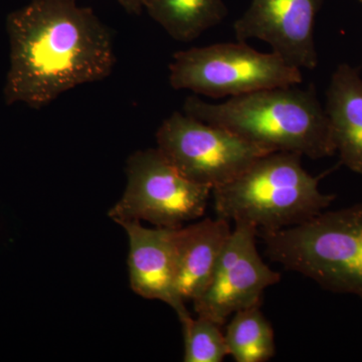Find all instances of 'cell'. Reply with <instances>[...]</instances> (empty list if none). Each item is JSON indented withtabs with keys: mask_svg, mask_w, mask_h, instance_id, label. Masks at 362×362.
Segmentation results:
<instances>
[{
	"mask_svg": "<svg viewBox=\"0 0 362 362\" xmlns=\"http://www.w3.org/2000/svg\"><path fill=\"white\" fill-rule=\"evenodd\" d=\"M182 324L185 362H221L228 356L223 326L206 317H188Z\"/></svg>",
	"mask_w": 362,
	"mask_h": 362,
	"instance_id": "obj_15",
	"label": "cell"
},
{
	"mask_svg": "<svg viewBox=\"0 0 362 362\" xmlns=\"http://www.w3.org/2000/svg\"><path fill=\"white\" fill-rule=\"evenodd\" d=\"M121 6L131 14H140L143 11L142 0H116Z\"/></svg>",
	"mask_w": 362,
	"mask_h": 362,
	"instance_id": "obj_16",
	"label": "cell"
},
{
	"mask_svg": "<svg viewBox=\"0 0 362 362\" xmlns=\"http://www.w3.org/2000/svg\"><path fill=\"white\" fill-rule=\"evenodd\" d=\"M129 243L128 272L131 289L138 296L170 306L180 322L190 317L177 290L175 228H146L140 221L120 225Z\"/></svg>",
	"mask_w": 362,
	"mask_h": 362,
	"instance_id": "obj_10",
	"label": "cell"
},
{
	"mask_svg": "<svg viewBox=\"0 0 362 362\" xmlns=\"http://www.w3.org/2000/svg\"><path fill=\"white\" fill-rule=\"evenodd\" d=\"M142 4L152 20L182 42L197 40L228 16L223 0H142Z\"/></svg>",
	"mask_w": 362,
	"mask_h": 362,
	"instance_id": "obj_13",
	"label": "cell"
},
{
	"mask_svg": "<svg viewBox=\"0 0 362 362\" xmlns=\"http://www.w3.org/2000/svg\"><path fill=\"white\" fill-rule=\"evenodd\" d=\"M325 112L340 162L362 175V78L356 68L341 64L331 77Z\"/></svg>",
	"mask_w": 362,
	"mask_h": 362,
	"instance_id": "obj_12",
	"label": "cell"
},
{
	"mask_svg": "<svg viewBox=\"0 0 362 362\" xmlns=\"http://www.w3.org/2000/svg\"><path fill=\"white\" fill-rule=\"evenodd\" d=\"M324 0H252L233 23L238 42L259 40L295 68L318 65L314 28Z\"/></svg>",
	"mask_w": 362,
	"mask_h": 362,
	"instance_id": "obj_9",
	"label": "cell"
},
{
	"mask_svg": "<svg viewBox=\"0 0 362 362\" xmlns=\"http://www.w3.org/2000/svg\"><path fill=\"white\" fill-rule=\"evenodd\" d=\"M302 157L276 151L259 157L237 178L213 190L216 216L270 232L299 225L326 211L335 195L324 194L302 166Z\"/></svg>",
	"mask_w": 362,
	"mask_h": 362,
	"instance_id": "obj_3",
	"label": "cell"
},
{
	"mask_svg": "<svg viewBox=\"0 0 362 362\" xmlns=\"http://www.w3.org/2000/svg\"><path fill=\"white\" fill-rule=\"evenodd\" d=\"M127 185L108 211L120 225L147 221L160 228H180L206 213L211 188L185 177L157 148L136 151L126 164Z\"/></svg>",
	"mask_w": 362,
	"mask_h": 362,
	"instance_id": "obj_6",
	"label": "cell"
},
{
	"mask_svg": "<svg viewBox=\"0 0 362 362\" xmlns=\"http://www.w3.org/2000/svg\"><path fill=\"white\" fill-rule=\"evenodd\" d=\"M302 71L275 52H259L246 42H221L175 52L169 65L175 90L221 99L301 84Z\"/></svg>",
	"mask_w": 362,
	"mask_h": 362,
	"instance_id": "obj_5",
	"label": "cell"
},
{
	"mask_svg": "<svg viewBox=\"0 0 362 362\" xmlns=\"http://www.w3.org/2000/svg\"><path fill=\"white\" fill-rule=\"evenodd\" d=\"M359 1L362 2V0H359Z\"/></svg>",
	"mask_w": 362,
	"mask_h": 362,
	"instance_id": "obj_17",
	"label": "cell"
},
{
	"mask_svg": "<svg viewBox=\"0 0 362 362\" xmlns=\"http://www.w3.org/2000/svg\"><path fill=\"white\" fill-rule=\"evenodd\" d=\"M232 230L230 221L220 216L175 228L177 290L185 303L209 287Z\"/></svg>",
	"mask_w": 362,
	"mask_h": 362,
	"instance_id": "obj_11",
	"label": "cell"
},
{
	"mask_svg": "<svg viewBox=\"0 0 362 362\" xmlns=\"http://www.w3.org/2000/svg\"><path fill=\"white\" fill-rule=\"evenodd\" d=\"M156 148L187 180L211 188L223 187L271 150L239 135L175 112L156 133Z\"/></svg>",
	"mask_w": 362,
	"mask_h": 362,
	"instance_id": "obj_7",
	"label": "cell"
},
{
	"mask_svg": "<svg viewBox=\"0 0 362 362\" xmlns=\"http://www.w3.org/2000/svg\"><path fill=\"white\" fill-rule=\"evenodd\" d=\"M182 112L271 150L311 159L334 156L329 121L313 86L257 90L214 104L189 96Z\"/></svg>",
	"mask_w": 362,
	"mask_h": 362,
	"instance_id": "obj_2",
	"label": "cell"
},
{
	"mask_svg": "<svg viewBox=\"0 0 362 362\" xmlns=\"http://www.w3.org/2000/svg\"><path fill=\"white\" fill-rule=\"evenodd\" d=\"M223 332L228 356L237 362H267L275 356V332L259 306L233 314Z\"/></svg>",
	"mask_w": 362,
	"mask_h": 362,
	"instance_id": "obj_14",
	"label": "cell"
},
{
	"mask_svg": "<svg viewBox=\"0 0 362 362\" xmlns=\"http://www.w3.org/2000/svg\"><path fill=\"white\" fill-rule=\"evenodd\" d=\"M269 259L323 289L362 300V204L324 211L299 225L259 232Z\"/></svg>",
	"mask_w": 362,
	"mask_h": 362,
	"instance_id": "obj_4",
	"label": "cell"
},
{
	"mask_svg": "<svg viewBox=\"0 0 362 362\" xmlns=\"http://www.w3.org/2000/svg\"><path fill=\"white\" fill-rule=\"evenodd\" d=\"M7 105L40 109L78 86L99 82L116 64L113 35L77 0H30L9 13Z\"/></svg>",
	"mask_w": 362,
	"mask_h": 362,
	"instance_id": "obj_1",
	"label": "cell"
},
{
	"mask_svg": "<svg viewBox=\"0 0 362 362\" xmlns=\"http://www.w3.org/2000/svg\"><path fill=\"white\" fill-rule=\"evenodd\" d=\"M257 238L254 226L235 223L209 287L194 301L197 316L225 326L237 312L261 306L264 292L280 282L259 254Z\"/></svg>",
	"mask_w": 362,
	"mask_h": 362,
	"instance_id": "obj_8",
	"label": "cell"
}]
</instances>
